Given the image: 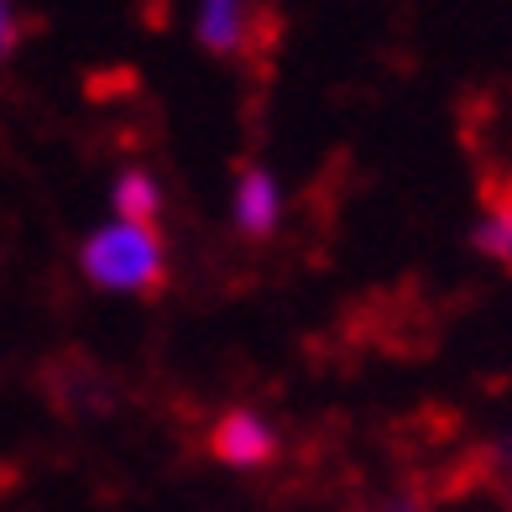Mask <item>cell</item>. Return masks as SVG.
<instances>
[{
    "label": "cell",
    "instance_id": "cell-1",
    "mask_svg": "<svg viewBox=\"0 0 512 512\" xmlns=\"http://www.w3.org/2000/svg\"><path fill=\"white\" fill-rule=\"evenodd\" d=\"M84 262V277L100 288H115V293H142V298H157L168 288V256H162V236L157 230H142V225H105L84 241L79 251Z\"/></svg>",
    "mask_w": 512,
    "mask_h": 512
},
{
    "label": "cell",
    "instance_id": "cell-2",
    "mask_svg": "<svg viewBox=\"0 0 512 512\" xmlns=\"http://www.w3.org/2000/svg\"><path fill=\"white\" fill-rule=\"evenodd\" d=\"M283 16L272 0H199L194 6V37L204 53L230 63H262L277 48Z\"/></svg>",
    "mask_w": 512,
    "mask_h": 512
},
{
    "label": "cell",
    "instance_id": "cell-7",
    "mask_svg": "<svg viewBox=\"0 0 512 512\" xmlns=\"http://www.w3.org/2000/svg\"><path fill=\"white\" fill-rule=\"evenodd\" d=\"M356 512H429V497L418 492V486H387V492L361 502Z\"/></svg>",
    "mask_w": 512,
    "mask_h": 512
},
{
    "label": "cell",
    "instance_id": "cell-8",
    "mask_svg": "<svg viewBox=\"0 0 512 512\" xmlns=\"http://www.w3.org/2000/svg\"><path fill=\"white\" fill-rule=\"evenodd\" d=\"M21 37H27V27H21V21L11 16V6L0 0V58L16 53V48H21Z\"/></svg>",
    "mask_w": 512,
    "mask_h": 512
},
{
    "label": "cell",
    "instance_id": "cell-4",
    "mask_svg": "<svg viewBox=\"0 0 512 512\" xmlns=\"http://www.w3.org/2000/svg\"><path fill=\"white\" fill-rule=\"evenodd\" d=\"M476 251L486 256V262H497L512 272V178L492 183V189L481 194V220L471 230Z\"/></svg>",
    "mask_w": 512,
    "mask_h": 512
},
{
    "label": "cell",
    "instance_id": "cell-5",
    "mask_svg": "<svg viewBox=\"0 0 512 512\" xmlns=\"http://www.w3.org/2000/svg\"><path fill=\"white\" fill-rule=\"evenodd\" d=\"M236 230L246 241H272L277 230V189L267 168H241L236 178Z\"/></svg>",
    "mask_w": 512,
    "mask_h": 512
},
{
    "label": "cell",
    "instance_id": "cell-6",
    "mask_svg": "<svg viewBox=\"0 0 512 512\" xmlns=\"http://www.w3.org/2000/svg\"><path fill=\"white\" fill-rule=\"evenodd\" d=\"M157 209H162V194L157 183L147 173H121V183H115V215H121V225H142V230H157Z\"/></svg>",
    "mask_w": 512,
    "mask_h": 512
},
{
    "label": "cell",
    "instance_id": "cell-9",
    "mask_svg": "<svg viewBox=\"0 0 512 512\" xmlns=\"http://www.w3.org/2000/svg\"><path fill=\"white\" fill-rule=\"evenodd\" d=\"M502 507L512 512V476H507V492H502Z\"/></svg>",
    "mask_w": 512,
    "mask_h": 512
},
{
    "label": "cell",
    "instance_id": "cell-3",
    "mask_svg": "<svg viewBox=\"0 0 512 512\" xmlns=\"http://www.w3.org/2000/svg\"><path fill=\"white\" fill-rule=\"evenodd\" d=\"M209 455L220 465H230V471H267V465L283 455V439H277V429L262 413L230 408V413L215 418V429H209Z\"/></svg>",
    "mask_w": 512,
    "mask_h": 512
}]
</instances>
